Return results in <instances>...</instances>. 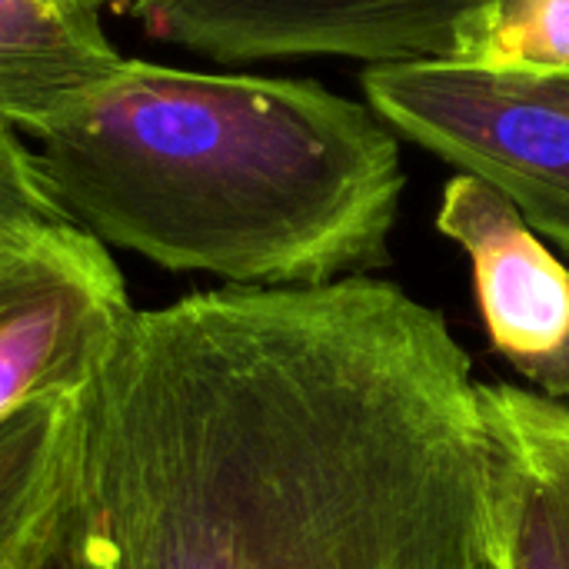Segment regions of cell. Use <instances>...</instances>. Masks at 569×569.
I'll return each mask as SVG.
<instances>
[{
    "label": "cell",
    "instance_id": "obj_1",
    "mask_svg": "<svg viewBox=\"0 0 569 569\" xmlns=\"http://www.w3.org/2000/svg\"><path fill=\"white\" fill-rule=\"evenodd\" d=\"M493 437L403 287H220L133 310L80 393L40 569H477Z\"/></svg>",
    "mask_w": 569,
    "mask_h": 569
},
{
    "label": "cell",
    "instance_id": "obj_2",
    "mask_svg": "<svg viewBox=\"0 0 569 569\" xmlns=\"http://www.w3.org/2000/svg\"><path fill=\"white\" fill-rule=\"evenodd\" d=\"M37 160L100 243L233 287L380 270L407 187L400 137L367 100L143 60L37 140Z\"/></svg>",
    "mask_w": 569,
    "mask_h": 569
},
{
    "label": "cell",
    "instance_id": "obj_3",
    "mask_svg": "<svg viewBox=\"0 0 569 569\" xmlns=\"http://www.w3.org/2000/svg\"><path fill=\"white\" fill-rule=\"evenodd\" d=\"M360 87L400 140L490 183L569 253V70L423 60L363 67Z\"/></svg>",
    "mask_w": 569,
    "mask_h": 569
},
{
    "label": "cell",
    "instance_id": "obj_4",
    "mask_svg": "<svg viewBox=\"0 0 569 569\" xmlns=\"http://www.w3.org/2000/svg\"><path fill=\"white\" fill-rule=\"evenodd\" d=\"M493 0H127L153 40L217 63L343 57L367 67L453 60Z\"/></svg>",
    "mask_w": 569,
    "mask_h": 569
},
{
    "label": "cell",
    "instance_id": "obj_5",
    "mask_svg": "<svg viewBox=\"0 0 569 569\" xmlns=\"http://www.w3.org/2000/svg\"><path fill=\"white\" fill-rule=\"evenodd\" d=\"M130 317L107 243L80 223L0 263V420L33 400L80 393Z\"/></svg>",
    "mask_w": 569,
    "mask_h": 569
},
{
    "label": "cell",
    "instance_id": "obj_6",
    "mask_svg": "<svg viewBox=\"0 0 569 569\" xmlns=\"http://www.w3.org/2000/svg\"><path fill=\"white\" fill-rule=\"evenodd\" d=\"M437 230L473 273L490 350L540 397L569 403V267L490 183L457 173L440 197Z\"/></svg>",
    "mask_w": 569,
    "mask_h": 569
},
{
    "label": "cell",
    "instance_id": "obj_7",
    "mask_svg": "<svg viewBox=\"0 0 569 569\" xmlns=\"http://www.w3.org/2000/svg\"><path fill=\"white\" fill-rule=\"evenodd\" d=\"M493 437V520L477 569H569V403L480 383Z\"/></svg>",
    "mask_w": 569,
    "mask_h": 569
},
{
    "label": "cell",
    "instance_id": "obj_8",
    "mask_svg": "<svg viewBox=\"0 0 569 569\" xmlns=\"http://www.w3.org/2000/svg\"><path fill=\"white\" fill-rule=\"evenodd\" d=\"M123 60L80 0H0V130L50 137Z\"/></svg>",
    "mask_w": 569,
    "mask_h": 569
},
{
    "label": "cell",
    "instance_id": "obj_9",
    "mask_svg": "<svg viewBox=\"0 0 569 569\" xmlns=\"http://www.w3.org/2000/svg\"><path fill=\"white\" fill-rule=\"evenodd\" d=\"M80 393L43 397L0 420V569L47 560L77 457Z\"/></svg>",
    "mask_w": 569,
    "mask_h": 569
},
{
    "label": "cell",
    "instance_id": "obj_10",
    "mask_svg": "<svg viewBox=\"0 0 569 569\" xmlns=\"http://www.w3.org/2000/svg\"><path fill=\"white\" fill-rule=\"evenodd\" d=\"M457 63L569 70V0H493L460 37Z\"/></svg>",
    "mask_w": 569,
    "mask_h": 569
},
{
    "label": "cell",
    "instance_id": "obj_11",
    "mask_svg": "<svg viewBox=\"0 0 569 569\" xmlns=\"http://www.w3.org/2000/svg\"><path fill=\"white\" fill-rule=\"evenodd\" d=\"M67 227H77V220L53 197L37 150L20 133L0 130V263Z\"/></svg>",
    "mask_w": 569,
    "mask_h": 569
},
{
    "label": "cell",
    "instance_id": "obj_12",
    "mask_svg": "<svg viewBox=\"0 0 569 569\" xmlns=\"http://www.w3.org/2000/svg\"><path fill=\"white\" fill-rule=\"evenodd\" d=\"M80 3H87V7H93V10H103V7H110L113 0H80Z\"/></svg>",
    "mask_w": 569,
    "mask_h": 569
}]
</instances>
